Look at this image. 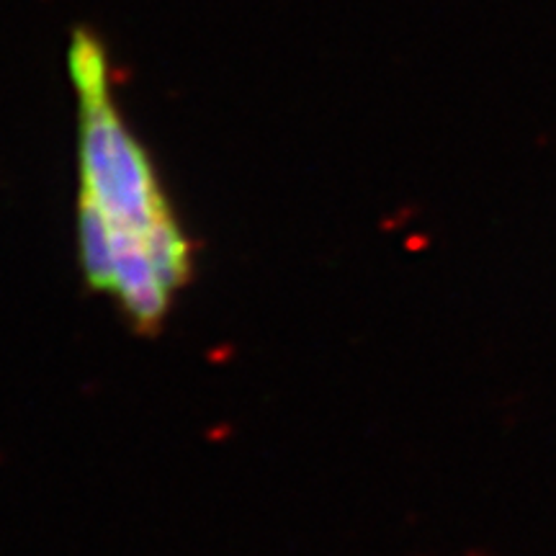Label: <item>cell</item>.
<instances>
[{
  "label": "cell",
  "mask_w": 556,
  "mask_h": 556,
  "mask_svg": "<svg viewBox=\"0 0 556 556\" xmlns=\"http://www.w3.org/2000/svg\"><path fill=\"white\" fill-rule=\"evenodd\" d=\"M113 238V294L140 330H155L168 309V288L160 281L144 239L132 229L112 227Z\"/></svg>",
  "instance_id": "cell-1"
},
{
  "label": "cell",
  "mask_w": 556,
  "mask_h": 556,
  "mask_svg": "<svg viewBox=\"0 0 556 556\" xmlns=\"http://www.w3.org/2000/svg\"><path fill=\"white\" fill-rule=\"evenodd\" d=\"M78 235H80V258L88 284L98 291L113 288V238L112 224L98 204L80 193L78 204Z\"/></svg>",
  "instance_id": "cell-2"
}]
</instances>
